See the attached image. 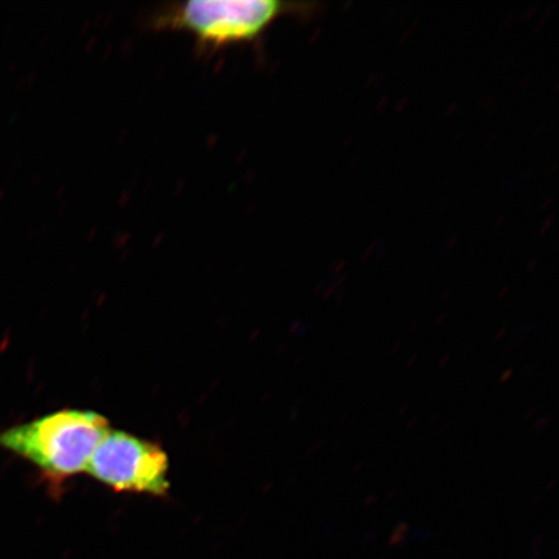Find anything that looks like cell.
<instances>
[{"label": "cell", "mask_w": 559, "mask_h": 559, "mask_svg": "<svg viewBox=\"0 0 559 559\" xmlns=\"http://www.w3.org/2000/svg\"><path fill=\"white\" fill-rule=\"evenodd\" d=\"M311 11L312 4L272 0H192L158 7L146 19V26L191 35L200 53L213 55L261 39L282 17Z\"/></svg>", "instance_id": "cell-1"}, {"label": "cell", "mask_w": 559, "mask_h": 559, "mask_svg": "<svg viewBox=\"0 0 559 559\" xmlns=\"http://www.w3.org/2000/svg\"><path fill=\"white\" fill-rule=\"evenodd\" d=\"M109 430L108 419L94 411L61 409L0 431V450L26 460L56 488L87 471Z\"/></svg>", "instance_id": "cell-2"}, {"label": "cell", "mask_w": 559, "mask_h": 559, "mask_svg": "<svg viewBox=\"0 0 559 559\" xmlns=\"http://www.w3.org/2000/svg\"><path fill=\"white\" fill-rule=\"evenodd\" d=\"M87 473L116 492L169 493V459L156 443L129 432L109 430L96 447Z\"/></svg>", "instance_id": "cell-3"}]
</instances>
